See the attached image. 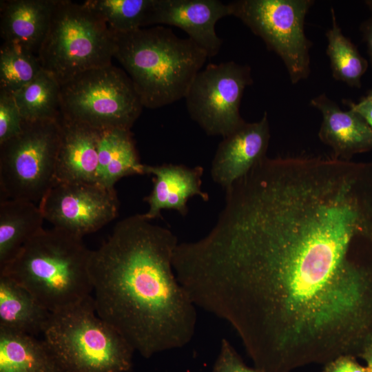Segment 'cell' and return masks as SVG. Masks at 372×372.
<instances>
[{"instance_id":"obj_15","label":"cell","mask_w":372,"mask_h":372,"mask_svg":"<svg viewBox=\"0 0 372 372\" xmlns=\"http://www.w3.org/2000/svg\"><path fill=\"white\" fill-rule=\"evenodd\" d=\"M310 105L321 112L318 137L331 149L332 157L351 161L357 154L372 150V129L359 114L342 110L325 93L313 97Z\"/></svg>"},{"instance_id":"obj_19","label":"cell","mask_w":372,"mask_h":372,"mask_svg":"<svg viewBox=\"0 0 372 372\" xmlns=\"http://www.w3.org/2000/svg\"><path fill=\"white\" fill-rule=\"evenodd\" d=\"M50 314L25 288L0 275V328L34 336L43 333Z\"/></svg>"},{"instance_id":"obj_25","label":"cell","mask_w":372,"mask_h":372,"mask_svg":"<svg viewBox=\"0 0 372 372\" xmlns=\"http://www.w3.org/2000/svg\"><path fill=\"white\" fill-rule=\"evenodd\" d=\"M42 70L37 55L19 45L3 42L0 48V91L14 94Z\"/></svg>"},{"instance_id":"obj_13","label":"cell","mask_w":372,"mask_h":372,"mask_svg":"<svg viewBox=\"0 0 372 372\" xmlns=\"http://www.w3.org/2000/svg\"><path fill=\"white\" fill-rule=\"evenodd\" d=\"M269 139L266 112L257 122L245 121L219 143L211 163L213 180L227 189L267 156Z\"/></svg>"},{"instance_id":"obj_3","label":"cell","mask_w":372,"mask_h":372,"mask_svg":"<svg viewBox=\"0 0 372 372\" xmlns=\"http://www.w3.org/2000/svg\"><path fill=\"white\" fill-rule=\"evenodd\" d=\"M114 32L115 58L125 70L143 107L156 109L185 98L208 57L189 38L162 25Z\"/></svg>"},{"instance_id":"obj_14","label":"cell","mask_w":372,"mask_h":372,"mask_svg":"<svg viewBox=\"0 0 372 372\" xmlns=\"http://www.w3.org/2000/svg\"><path fill=\"white\" fill-rule=\"evenodd\" d=\"M145 174H153V187L144 200L149 209L143 216L149 220L158 218L163 209H174L185 216L188 212L187 203L195 196L204 201L209 200L208 194L201 189L204 168L189 167L184 165L163 163L145 166Z\"/></svg>"},{"instance_id":"obj_23","label":"cell","mask_w":372,"mask_h":372,"mask_svg":"<svg viewBox=\"0 0 372 372\" xmlns=\"http://www.w3.org/2000/svg\"><path fill=\"white\" fill-rule=\"evenodd\" d=\"M331 14L332 25L326 32V52L329 59L332 76L336 81L359 88L361 87V79L368 68V61L342 33L333 8H331Z\"/></svg>"},{"instance_id":"obj_21","label":"cell","mask_w":372,"mask_h":372,"mask_svg":"<svg viewBox=\"0 0 372 372\" xmlns=\"http://www.w3.org/2000/svg\"><path fill=\"white\" fill-rule=\"evenodd\" d=\"M0 372H61L43 340L0 328Z\"/></svg>"},{"instance_id":"obj_30","label":"cell","mask_w":372,"mask_h":372,"mask_svg":"<svg viewBox=\"0 0 372 372\" xmlns=\"http://www.w3.org/2000/svg\"><path fill=\"white\" fill-rule=\"evenodd\" d=\"M360 32L362 34L363 41L366 44L367 52L372 66V14L371 17L361 24Z\"/></svg>"},{"instance_id":"obj_22","label":"cell","mask_w":372,"mask_h":372,"mask_svg":"<svg viewBox=\"0 0 372 372\" xmlns=\"http://www.w3.org/2000/svg\"><path fill=\"white\" fill-rule=\"evenodd\" d=\"M13 95L24 121L61 118V85L44 70Z\"/></svg>"},{"instance_id":"obj_12","label":"cell","mask_w":372,"mask_h":372,"mask_svg":"<svg viewBox=\"0 0 372 372\" xmlns=\"http://www.w3.org/2000/svg\"><path fill=\"white\" fill-rule=\"evenodd\" d=\"M226 16H230L228 3L219 0H154L147 25L178 27L211 57L223 43L216 32V23Z\"/></svg>"},{"instance_id":"obj_9","label":"cell","mask_w":372,"mask_h":372,"mask_svg":"<svg viewBox=\"0 0 372 372\" xmlns=\"http://www.w3.org/2000/svg\"><path fill=\"white\" fill-rule=\"evenodd\" d=\"M313 0H237L228 3L230 16L239 19L282 59L291 82L310 74L313 45L304 32V21Z\"/></svg>"},{"instance_id":"obj_4","label":"cell","mask_w":372,"mask_h":372,"mask_svg":"<svg viewBox=\"0 0 372 372\" xmlns=\"http://www.w3.org/2000/svg\"><path fill=\"white\" fill-rule=\"evenodd\" d=\"M92 251L82 238L53 227L30 239L0 269L29 291L50 312L75 305L91 296Z\"/></svg>"},{"instance_id":"obj_2","label":"cell","mask_w":372,"mask_h":372,"mask_svg":"<svg viewBox=\"0 0 372 372\" xmlns=\"http://www.w3.org/2000/svg\"><path fill=\"white\" fill-rule=\"evenodd\" d=\"M150 221L118 222L89 262L97 315L145 358L188 344L197 322L173 267L177 237Z\"/></svg>"},{"instance_id":"obj_24","label":"cell","mask_w":372,"mask_h":372,"mask_svg":"<svg viewBox=\"0 0 372 372\" xmlns=\"http://www.w3.org/2000/svg\"><path fill=\"white\" fill-rule=\"evenodd\" d=\"M154 0H87L83 4L114 32H133L147 25Z\"/></svg>"},{"instance_id":"obj_27","label":"cell","mask_w":372,"mask_h":372,"mask_svg":"<svg viewBox=\"0 0 372 372\" xmlns=\"http://www.w3.org/2000/svg\"><path fill=\"white\" fill-rule=\"evenodd\" d=\"M212 372H262L247 366L226 338L220 342L218 357Z\"/></svg>"},{"instance_id":"obj_18","label":"cell","mask_w":372,"mask_h":372,"mask_svg":"<svg viewBox=\"0 0 372 372\" xmlns=\"http://www.w3.org/2000/svg\"><path fill=\"white\" fill-rule=\"evenodd\" d=\"M43 216L34 203L6 200L0 203V269L43 229Z\"/></svg>"},{"instance_id":"obj_32","label":"cell","mask_w":372,"mask_h":372,"mask_svg":"<svg viewBox=\"0 0 372 372\" xmlns=\"http://www.w3.org/2000/svg\"><path fill=\"white\" fill-rule=\"evenodd\" d=\"M364 3L368 7L372 14V0H367L364 1Z\"/></svg>"},{"instance_id":"obj_20","label":"cell","mask_w":372,"mask_h":372,"mask_svg":"<svg viewBox=\"0 0 372 372\" xmlns=\"http://www.w3.org/2000/svg\"><path fill=\"white\" fill-rule=\"evenodd\" d=\"M130 130H101L96 183L110 189L123 177L145 174Z\"/></svg>"},{"instance_id":"obj_17","label":"cell","mask_w":372,"mask_h":372,"mask_svg":"<svg viewBox=\"0 0 372 372\" xmlns=\"http://www.w3.org/2000/svg\"><path fill=\"white\" fill-rule=\"evenodd\" d=\"M56 0H1L0 34L3 42L39 55L48 34Z\"/></svg>"},{"instance_id":"obj_1","label":"cell","mask_w":372,"mask_h":372,"mask_svg":"<svg viewBox=\"0 0 372 372\" xmlns=\"http://www.w3.org/2000/svg\"><path fill=\"white\" fill-rule=\"evenodd\" d=\"M189 255L196 305L228 322L255 367L290 372L372 340V172L265 156L225 190Z\"/></svg>"},{"instance_id":"obj_6","label":"cell","mask_w":372,"mask_h":372,"mask_svg":"<svg viewBox=\"0 0 372 372\" xmlns=\"http://www.w3.org/2000/svg\"><path fill=\"white\" fill-rule=\"evenodd\" d=\"M113 31L97 14L68 0H56L49 30L40 48L43 70L63 85L85 71L112 63Z\"/></svg>"},{"instance_id":"obj_5","label":"cell","mask_w":372,"mask_h":372,"mask_svg":"<svg viewBox=\"0 0 372 372\" xmlns=\"http://www.w3.org/2000/svg\"><path fill=\"white\" fill-rule=\"evenodd\" d=\"M43 342L61 372H129L134 350L96 313L94 298L51 313Z\"/></svg>"},{"instance_id":"obj_29","label":"cell","mask_w":372,"mask_h":372,"mask_svg":"<svg viewBox=\"0 0 372 372\" xmlns=\"http://www.w3.org/2000/svg\"><path fill=\"white\" fill-rule=\"evenodd\" d=\"M343 103L348 106L349 109L359 114L372 129V102L364 96L358 103L345 99L343 100Z\"/></svg>"},{"instance_id":"obj_11","label":"cell","mask_w":372,"mask_h":372,"mask_svg":"<svg viewBox=\"0 0 372 372\" xmlns=\"http://www.w3.org/2000/svg\"><path fill=\"white\" fill-rule=\"evenodd\" d=\"M118 207L114 188L85 183H56L39 204L54 227L81 238L113 220Z\"/></svg>"},{"instance_id":"obj_31","label":"cell","mask_w":372,"mask_h":372,"mask_svg":"<svg viewBox=\"0 0 372 372\" xmlns=\"http://www.w3.org/2000/svg\"><path fill=\"white\" fill-rule=\"evenodd\" d=\"M360 357L365 361L369 371L372 372V340L365 347Z\"/></svg>"},{"instance_id":"obj_16","label":"cell","mask_w":372,"mask_h":372,"mask_svg":"<svg viewBox=\"0 0 372 372\" xmlns=\"http://www.w3.org/2000/svg\"><path fill=\"white\" fill-rule=\"evenodd\" d=\"M56 183H96L101 130L61 118Z\"/></svg>"},{"instance_id":"obj_28","label":"cell","mask_w":372,"mask_h":372,"mask_svg":"<svg viewBox=\"0 0 372 372\" xmlns=\"http://www.w3.org/2000/svg\"><path fill=\"white\" fill-rule=\"evenodd\" d=\"M352 355H341L327 362L322 372H369Z\"/></svg>"},{"instance_id":"obj_8","label":"cell","mask_w":372,"mask_h":372,"mask_svg":"<svg viewBox=\"0 0 372 372\" xmlns=\"http://www.w3.org/2000/svg\"><path fill=\"white\" fill-rule=\"evenodd\" d=\"M59 121H23L21 133L0 144L1 201L40 202L55 184Z\"/></svg>"},{"instance_id":"obj_10","label":"cell","mask_w":372,"mask_h":372,"mask_svg":"<svg viewBox=\"0 0 372 372\" xmlns=\"http://www.w3.org/2000/svg\"><path fill=\"white\" fill-rule=\"evenodd\" d=\"M252 83L247 65L209 64L196 75L185 97L190 117L207 135L225 137L245 122L240 106Z\"/></svg>"},{"instance_id":"obj_7","label":"cell","mask_w":372,"mask_h":372,"mask_svg":"<svg viewBox=\"0 0 372 372\" xmlns=\"http://www.w3.org/2000/svg\"><path fill=\"white\" fill-rule=\"evenodd\" d=\"M61 118L99 130H130L144 107L129 75L112 64L61 85Z\"/></svg>"},{"instance_id":"obj_26","label":"cell","mask_w":372,"mask_h":372,"mask_svg":"<svg viewBox=\"0 0 372 372\" xmlns=\"http://www.w3.org/2000/svg\"><path fill=\"white\" fill-rule=\"evenodd\" d=\"M23 123L14 95L0 91V144L21 133Z\"/></svg>"},{"instance_id":"obj_33","label":"cell","mask_w":372,"mask_h":372,"mask_svg":"<svg viewBox=\"0 0 372 372\" xmlns=\"http://www.w3.org/2000/svg\"><path fill=\"white\" fill-rule=\"evenodd\" d=\"M368 100L372 102V90L368 92L367 95L365 96Z\"/></svg>"}]
</instances>
